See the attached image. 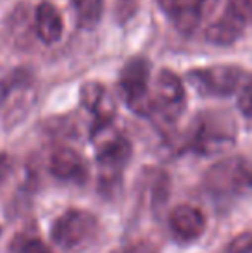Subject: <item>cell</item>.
Instances as JSON below:
<instances>
[{"label":"cell","mask_w":252,"mask_h":253,"mask_svg":"<svg viewBox=\"0 0 252 253\" xmlns=\"http://www.w3.org/2000/svg\"><path fill=\"white\" fill-rule=\"evenodd\" d=\"M237 126L230 114L205 110L195 117L187 147L199 155L211 157L226 152L235 145Z\"/></svg>","instance_id":"1"},{"label":"cell","mask_w":252,"mask_h":253,"mask_svg":"<svg viewBox=\"0 0 252 253\" xmlns=\"http://www.w3.org/2000/svg\"><path fill=\"white\" fill-rule=\"evenodd\" d=\"M101 220L83 209H69L52 222L50 238L64 253H83L101 236Z\"/></svg>","instance_id":"2"},{"label":"cell","mask_w":252,"mask_h":253,"mask_svg":"<svg viewBox=\"0 0 252 253\" xmlns=\"http://www.w3.org/2000/svg\"><path fill=\"white\" fill-rule=\"evenodd\" d=\"M90 138L104 179L116 181V177L121 176L128 160L131 159L130 140L116 129L114 123L92 126Z\"/></svg>","instance_id":"3"},{"label":"cell","mask_w":252,"mask_h":253,"mask_svg":"<svg viewBox=\"0 0 252 253\" xmlns=\"http://www.w3.org/2000/svg\"><path fill=\"white\" fill-rule=\"evenodd\" d=\"M204 186L218 200L237 197L246 188H252V166L239 157L216 162L205 172Z\"/></svg>","instance_id":"4"},{"label":"cell","mask_w":252,"mask_h":253,"mask_svg":"<svg viewBox=\"0 0 252 253\" xmlns=\"http://www.w3.org/2000/svg\"><path fill=\"white\" fill-rule=\"evenodd\" d=\"M151 62L145 57L128 60L119 73V90L126 105L135 114L152 117L151 102Z\"/></svg>","instance_id":"5"},{"label":"cell","mask_w":252,"mask_h":253,"mask_svg":"<svg viewBox=\"0 0 252 253\" xmlns=\"http://www.w3.org/2000/svg\"><path fill=\"white\" fill-rule=\"evenodd\" d=\"M152 117H161L166 123H173L182 116L185 109V88L176 73L169 69L159 71L151 90Z\"/></svg>","instance_id":"6"},{"label":"cell","mask_w":252,"mask_h":253,"mask_svg":"<svg viewBox=\"0 0 252 253\" xmlns=\"http://www.w3.org/2000/svg\"><path fill=\"white\" fill-rule=\"evenodd\" d=\"M252 21V0H226L221 16L205 30V40L212 45H232L242 37Z\"/></svg>","instance_id":"7"},{"label":"cell","mask_w":252,"mask_h":253,"mask_svg":"<svg viewBox=\"0 0 252 253\" xmlns=\"http://www.w3.org/2000/svg\"><path fill=\"white\" fill-rule=\"evenodd\" d=\"M190 83L197 91L212 97H226L239 90L244 80V69L235 64H214V66L192 69Z\"/></svg>","instance_id":"8"},{"label":"cell","mask_w":252,"mask_h":253,"mask_svg":"<svg viewBox=\"0 0 252 253\" xmlns=\"http://www.w3.org/2000/svg\"><path fill=\"white\" fill-rule=\"evenodd\" d=\"M168 224L173 238L180 243H192V241L199 240L207 227L204 212L190 203L176 205L169 212Z\"/></svg>","instance_id":"9"},{"label":"cell","mask_w":252,"mask_h":253,"mask_svg":"<svg viewBox=\"0 0 252 253\" xmlns=\"http://www.w3.org/2000/svg\"><path fill=\"white\" fill-rule=\"evenodd\" d=\"M49 170L59 181L64 183L83 184L88 179V164L80 152L71 147H57L50 153Z\"/></svg>","instance_id":"10"},{"label":"cell","mask_w":252,"mask_h":253,"mask_svg":"<svg viewBox=\"0 0 252 253\" xmlns=\"http://www.w3.org/2000/svg\"><path fill=\"white\" fill-rule=\"evenodd\" d=\"M80 100L81 105L94 116V124L92 126L114 123L116 102L104 84L97 83V81L83 83L80 90Z\"/></svg>","instance_id":"11"},{"label":"cell","mask_w":252,"mask_h":253,"mask_svg":"<svg viewBox=\"0 0 252 253\" xmlns=\"http://www.w3.org/2000/svg\"><path fill=\"white\" fill-rule=\"evenodd\" d=\"M33 28L37 37L45 45L57 43L64 33V21L57 7L49 0L38 3L35 9Z\"/></svg>","instance_id":"12"},{"label":"cell","mask_w":252,"mask_h":253,"mask_svg":"<svg viewBox=\"0 0 252 253\" xmlns=\"http://www.w3.org/2000/svg\"><path fill=\"white\" fill-rule=\"evenodd\" d=\"M73 7L76 10L78 21L81 26L90 28L101 21L104 10V0H73Z\"/></svg>","instance_id":"13"},{"label":"cell","mask_w":252,"mask_h":253,"mask_svg":"<svg viewBox=\"0 0 252 253\" xmlns=\"http://www.w3.org/2000/svg\"><path fill=\"white\" fill-rule=\"evenodd\" d=\"M16 253H54L52 248L38 236H23L16 241Z\"/></svg>","instance_id":"14"},{"label":"cell","mask_w":252,"mask_h":253,"mask_svg":"<svg viewBox=\"0 0 252 253\" xmlns=\"http://www.w3.org/2000/svg\"><path fill=\"white\" fill-rule=\"evenodd\" d=\"M226 253H252V229L237 234L226 245Z\"/></svg>","instance_id":"15"},{"label":"cell","mask_w":252,"mask_h":253,"mask_svg":"<svg viewBox=\"0 0 252 253\" xmlns=\"http://www.w3.org/2000/svg\"><path fill=\"white\" fill-rule=\"evenodd\" d=\"M140 0H118L114 7V17L119 24H125L137 14Z\"/></svg>","instance_id":"16"},{"label":"cell","mask_w":252,"mask_h":253,"mask_svg":"<svg viewBox=\"0 0 252 253\" xmlns=\"http://www.w3.org/2000/svg\"><path fill=\"white\" fill-rule=\"evenodd\" d=\"M237 105H239L240 112H242L244 116L252 117V78H251L249 83L242 88V91H240Z\"/></svg>","instance_id":"17"},{"label":"cell","mask_w":252,"mask_h":253,"mask_svg":"<svg viewBox=\"0 0 252 253\" xmlns=\"http://www.w3.org/2000/svg\"><path fill=\"white\" fill-rule=\"evenodd\" d=\"M10 170H12V160L7 153H0V188L7 181Z\"/></svg>","instance_id":"18"},{"label":"cell","mask_w":252,"mask_h":253,"mask_svg":"<svg viewBox=\"0 0 252 253\" xmlns=\"http://www.w3.org/2000/svg\"><path fill=\"white\" fill-rule=\"evenodd\" d=\"M201 2V10H202V17L207 16L211 10H214V7L218 5L219 0H199Z\"/></svg>","instance_id":"19"},{"label":"cell","mask_w":252,"mask_h":253,"mask_svg":"<svg viewBox=\"0 0 252 253\" xmlns=\"http://www.w3.org/2000/svg\"><path fill=\"white\" fill-rule=\"evenodd\" d=\"M112 253H128V252H125V250H118V252H112Z\"/></svg>","instance_id":"20"}]
</instances>
